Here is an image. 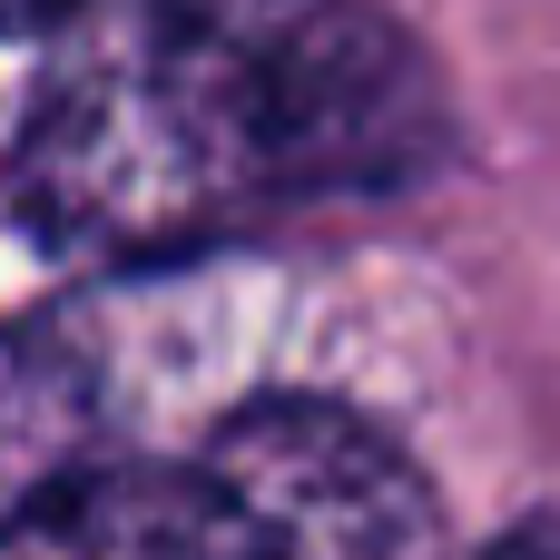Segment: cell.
<instances>
[{
    "mask_svg": "<svg viewBox=\"0 0 560 560\" xmlns=\"http://www.w3.org/2000/svg\"><path fill=\"white\" fill-rule=\"evenodd\" d=\"M413 49L354 0H207L118 20L49 89L20 187L59 246L167 256L266 207L423 167Z\"/></svg>",
    "mask_w": 560,
    "mask_h": 560,
    "instance_id": "cell-1",
    "label": "cell"
},
{
    "mask_svg": "<svg viewBox=\"0 0 560 560\" xmlns=\"http://www.w3.org/2000/svg\"><path fill=\"white\" fill-rule=\"evenodd\" d=\"M207 472L246 502V522L276 541V560H423L433 551V492L354 413L256 404L217 433Z\"/></svg>",
    "mask_w": 560,
    "mask_h": 560,
    "instance_id": "cell-2",
    "label": "cell"
},
{
    "mask_svg": "<svg viewBox=\"0 0 560 560\" xmlns=\"http://www.w3.org/2000/svg\"><path fill=\"white\" fill-rule=\"evenodd\" d=\"M0 560H276L217 472H79L0 522Z\"/></svg>",
    "mask_w": 560,
    "mask_h": 560,
    "instance_id": "cell-3",
    "label": "cell"
},
{
    "mask_svg": "<svg viewBox=\"0 0 560 560\" xmlns=\"http://www.w3.org/2000/svg\"><path fill=\"white\" fill-rule=\"evenodd\" d=\"M482 560H560V512H551V522H522V532H502Z\"/></svg>",
    "mask_w": 560,
    "mask_h": 560,
    "instance_id": "cell-4",
    "label": "cell"
},
{
    "mask_svg": "<svg viewBox=\"0 0 560 560\" xmlns=\"http://www.w3.org/2000/svg\"><path fill=\"white\" fill-rule=\"evenodd\" d=\"M79 0H0V39H20V30H49V20H69Z\"/></svg>",
    "mask_w": 560,
    "mask_h": 560,
    "instance_id": "cell-5",
    "label": "cell"
}]
</instances>
